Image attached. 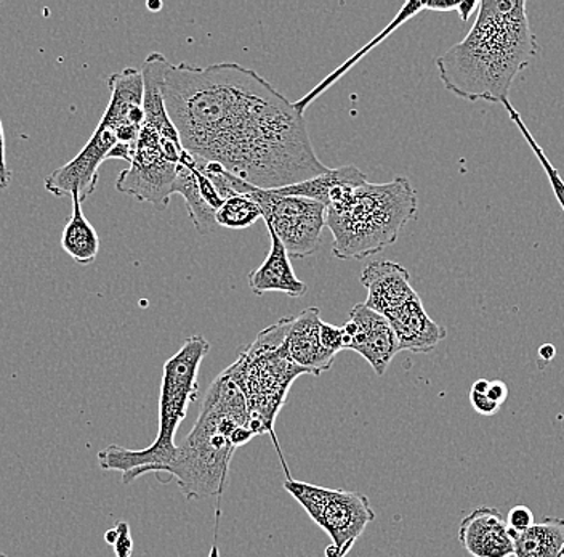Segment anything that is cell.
<instances>
[{
	"label": "cell",
	"instance_id": "6da1fadb",
	"mask_svg": "<svg viewBox=\"0 0 564 557\" xmlns=\"http://www.w3.org/2000/svg\"><path fill=\"white\" fill-rule=\"evenodd\" d=\"M164 100L183 150L257 189L295 185L330 169L295 105L238 63H171Z\"/></svg>",
	"mask_w": 564,
	"mask_h": 557
},
{
	"label": "cell",
	"instance_id": "7a4b0ae2",
	"mask_svg": "<svg viewBox=\"0 0 564 557\" xmlns=\"http://www.w3.org/2000/svg\"><path fill=\"white\" fill-rule=\"evenodd\" d=\"M538 54L524 0H482L470 33L436 58V68L457 97L502 104Z\"/></svg>",
	"mask_w": 564,
	"mask_h": 557
},
{
	"label": "cell",
	"instance_id": "3957f363",
	"mask_svg": "<svg viewBox=\"0 0 564 557\" xmlns=\"http://www.w3.org/2000/svg\"><path fill=\"white\" fill-rule=\"evenodd\" d=\"M257 437L250 429L246 398L227 372L212 383L192 432L167 467L156 474L175 481L186 500L224 495L231 458L239 447Z\"/></svg>",
	"mask_w": 564,
	"mask_h": 557
},
{
	"label": "cell",
	"instance_id": "277c9868",
	"mask_svg": "<svg viewBox=\"0 0 564 557\" xmlns=\"http://www.w3.org/2000/svg\"><path fill=\"white\" fill-rule=\"evenodd\" d=\"M333 253L341 260H362L397 243L417 216L419 200L408 178L335 189L327 201Z\"/></svg>",
	"mask_w": 564,
	"mask_h": 557
},
{
	"label": "cell",
	"instance_id": "5b68a950",
	"mask_svg": "<svg viewBox=\"0 0 564 557\" xmlns=\"http://www.w3.org/2000/svg\"><path fill=\"white\" fill-rule=\"evenodd\" d=\"M209 352V341L200 334H194L183 342L180 351L165 362L162 369L156 439L144 450L106 447L98 453L101 469L121 472L123 484H130L141 475L159 474L174 460L176 431L186 418L189 405L197 398L200 363Z\"/></svg>",
	"mask_w": 564,
	"mask_h": 557
},
{
	"label": "cell",
	"instance_id": "8992f818",
	"mask_svg": "<svg viewBox=\"0 0 564 557\" xmlns=\"http://www.w3.org/2000/svg\"><path fill=\"white\" fill-rule=\"evenodd\" d=\"M291 322L292 317H284L280 322L260 331L257 340L242 345L241 351H238V360L225 369L246 398L250 429L257 437L270 433L288 479H291V472L282 457L274 425L282 405L288 400L292 384L299 376L308 375L289 357L285 340Z\"/></svg>",
	"mask_w": 564,
	"mask_h": 557
},
{
	"label": "cell",
	"instance_id": "52a82bcc",
	"mask_svg": "<svg viewBox=\"0 0 564 557\" xmlns=\"http://www.w3.org/2000/svg\"><path fill=\"white\" fill-rule=\"evenodd\" d=\"M284 490L333 542L326 548V557L347 556L376 519L368 496L359 492L326 489L292 478L285 479Z\"/></svg>",
	"mask_w": 564,
	"mask_h": 557
},
{
	"label": "cell",
	"instance_id": "ba28073f",
	"mask_svg": "<svg viewBox=\"0 0 564 557\" xmlns=\"http://www.w3.org/2000/svg\"><path fill=\"white\" fill-rule=\"evenodd\" d=\"M182 142L164 139L151 127L141 126L135 154L129 168L119 174L116 189L123 195L167 210L175 195L176 172L183 154Z\"/></svg>",
	"mask_w": 564,
	"mask_h": 557
},
{
	"label": "cell",
	"instance_id": "9c48e42d",
	"mask_svg": "<svg viewBox=\"0 0 564 557\" xmlns=\"http://www.w3.org/2000/svg\"><path fill=\"white\" fill-rule=\"evenodd\" d=\"M245 195L259 204L268 231L276 234L289 256L303 259L319 249L321 236L327 227L326 204L252 185L246 186Z\"/></svg>",
	"mask_w": 564,
	"mask_h": 557
},
{
	"label": "cell",
	"instance_id": "30bf717a",
	"mask_svg": "<svg viewBox=\"0 0 564 557\" xmlns=\"http://www.w3.org/2000/svg\"><path fill=\"white\" fill-rule=\"evenodd\" d=\"M118 143V126L104 116L80 153L45 179V190L56 199H65L77 192L84 203L97 189L98 169L109 160V153Z\"/></svg>",
	"mask_w": 564,
	"mask_h": 557
},
{
	"label": "cell",
	"instance_id": "8fae6325",
	"mask_svg": "<svg viewBox=\"0 0 564 557\" xmlns=\"http://www.w3.org/2000/svg\"><path fill=\"white\" fill-rule=\"evenodd\" d=\"M344 330L345 351L358 352L377 376L386 375L391 360L401 352L397 334L386 317L362 302L352 307Z\"/></svg>",
	"mask_w": 564,
	"mask_h": 557
},
{
	"label": "cell",
	"instance_id": "7c38bea8",
	"mask_svg": "<svg viewBox=\"0 0 564 557\" xmlns=\"http://www.w3.org/2000/svg\"><path fill=\"white\" fill-rule=\"evenodd\" d=\"M108 86L111 100L104 116L119 127V143L137 148L144 121L143 74L139 69L126 68L121 73L111 74Z\"/></svg>",
	"mask_w": 564,
	"mask_h": 557
},
{
	"label": "cell",
	"instance_id": "4fadbf2b",
	"mask_svg": "<svg viewBox=\"0 0 564 557\" xmlns=\"http://www.w3.org/2000/svg\"><path fill=\"white\" fill-rule=\"evenodd\" d=\"M458 542L471 557H513L514 553L507 521L496 507L471 511L460 522Z\"/></svg>",
	"mask_w": 564,
	"mask_h": 557
},
{
	"label": "cell",
	"instance_id": "5bb4252c",
	"mask_svg": "<svg viewBox=\"0 0 564 557\" xmlns=\"http://www.w3.org/2000/svg\"><path fill=\"white\" fill-rule=\"evenodd\" d=\"M361 283L368 289L365 304L383 317L419 296L409 271L393 260H372L362 270Z\"/></svg>",
	"mask_w": 564,
	"mask_h": 557
},
{
	"label": "cell",
	"instance_id": "9a60e30c",
	"mask_svg": "<svg viewBox=\"0 0 564 557\" xmlns=\"http://www.w3.org/2000/svg\"><path fill=\"white\" fill-rule=\"evenodd\" d=\"M321 323L323 320H321L319 309L308 307L299 315L292 317L288 340H285V347L292 362L297 363L300 368L313 376L323 375L324 372L333 368L334 360L337 357L321 342Z\"/></svg>",
	"mask_w": 564,
	"mask_h": 557
},
{
	"label": "cell",
	"instance_id": "2e32d148",
	"mask_svg": "<svg viewBox=\"0 0 564 557\" xmlns=\"http://www.w3.org/2000/svg\"><path fill=\"white\" fill-rule=\"evenodd\" d=\"M386 319L397 334L401 351L426 354L447 336L446 328L441 326L426 313L421 296L391 310Z\"/></svg>",
	"mask_w": 564,
	"mask_h": 557
},
{
	"label": "cell",
	"instance_id": "e0dca14e",
	"mask_svg": "<svg viewBox=\"0 0 564 557\" xmlns=\"http://www.w3.org/2000/svg\"><path fill=\"white\" fill-rule=\"evenodd\" d=\"M270 232L271 249L267 259L259 269L247 275L249 288L253 294L263 296L264 292H284L291 298H302L308 292L305 281L300 280L292 269L291 256L285 251L284 245L274 232Z\"/></svg>",
	"mask_w": 564,
	"mask_h": 557
},
{
	"label": "cell",
	"instance_id": "ac0fdd59",
	"mask_svg": "<svg viewBox=\"0 0 564 557\" xmlns=\"http://www.w3.org/2000/svg\"><path fill=\"white\" fill-rule=\"evenodd\" d=\"M70 200H73V214L63 231L62 248L73 257L74 263L87 267L97 260L100 251V236L84 214L79 193L73 192Z\"/></svg>",
	"mask_w": 564,
	"mask_h": 557
},
{
	"label": "cell",
	"instance_id": "d6986e66",
	"mask_svg": "<svg viewBox=\"0 0 564 557\" xmlns=\"http://www.w3.org/2000/svg\"><path fill=\"white\" fill-rule=\"evenodd\" d=\"M175 195H182L188 207L189 218H192L197 234L207 235L214 231L217 225V213L204 201L197 185L196 165L194 158L188 151H183L178 162V172L175 180Z\"/></svg>",
	"mask_w": 564,
	"mask_h": 557
},
{
	"label": "cell",
	"instance_id": "ffe728a7",
	"mask_svg": "<svg viewBox=\"0 0 564 557\" xmlns=\"http://www.w3.org/2000/svg\"><path fill=\"white\" fill-rule=\"evenodd\" d=\"M366 182H368V175L359 171V168H356V165L350 164L344 165V168L329 169L324 174L306 180V182L282 186V189H276V192L281 193V195L300 196V199L315 200L327 204L330 193L338 189V186L362 185Z\"/></svg>",
	"mask_w": 564,
	"mask_h": 557
},
{
	"label": "cell",
	"instance_id": "44dd1931",
	"mask_svg": "<svg viewBox=\"0 0 564 557\" xmlns=\"http://www.w3.org/2000/svg\"><path fill=\"white\" fill-rule=\"evenodd\" d=\"M513 557H563L564 519L545 517L523 535L513 537Z\"/></svg>",
	"mask_w": 564,
	"mask_h": 557
},
{
	"label": "cell",
	"instance_id": "7402d4cb",
	"mask_svg": "<svg viewBox=\"0 0 564 557\" xmlns=\"http://www.w3.org/2000/svg\"><path fill=\"white\" fill-rule=\"evenodd\" d=\"M422 10H425V2H408L401 9V12L398 13L397 19L391 21L390 24L386 28V30L382 31V33L379 34V36H376L372 39V41L369 42L366 47H362L361 51L358 52V54H355L351 56L350 60H347L345 62V65H341L340 68L335 69L330 76H327L326 79L323 81V83L319 84V86H316L315 89L310 92L308 95H305V97L302 98V100L295 101V108L299 109L302 115H305V109L312 105V101L315 100L316 97H319L321 94H323L324 90L327 89V87L333 86L335 81L338 79V77L341 76V74H345L348 72V69L351 68L355 63H358L359 60L362 58L366 54H369L370 51H372L376 45H379L380 42L386 41L388 36H390L393 31H397L398 28L401 26V24H404L405 21H409L412 19V17L417 15V13H421Z\"/></svg>",
	"mask_w": 564,
	"mask_h": 557
},
{
	"label": "cell",
	"instance_id": "603a6c76",
	"mask_svg": "<svg viewBox=\"0 0 564 557\" xmlns=\"http://www.w3.org/2000/svg\"><path fill=\"white\" fill-rule=\"evenodd\" d=\"M259 218L263 216L256 201L247 195H235L225 201L224 206L218 210L217 225L231 231H242L256 224Z\"/></svg>",
	"mask_w": 564,
	"mask_h": 557
},
{
	"label": "cell",
	"instance_id": "cb8c5ba5",
	"mask_svg": "<svg viewBox=\"0 0 564 557\" xmlns=\"http://www.w3.org/2000/svg\"><path fill=\"white\" fill-rule=\"evenodd\" d=\"M502 105L503 108L509 111L511 121H513L514 125L518 126V129H520V132L523 133L524 139H527L531 150L534 151L538 160L541 161L542 165H544V171L546 178L550 180L553 193H555L556 200H558L560 206H562V210L564 211V180L562 179V175H560L558 169H556L555 165L550 162L549 158H546L545 151L542 150L541 144L535 142L534 137L529 132L523 119H521L520 113H518L517 109L513 108V105L510 104V98L509 100L502 101Z\"/></svg>",
	"mask_w": 564,
	"mask_h": 557
},
{
	"label": "cell",
	"instance_id": "d4e9b609",
	"mask_svg": "<svg viewBox=\"0 0 564 557\" xmlns=\"http://www.w3.org/2000/svg\"><path fill=\"white\" fill-rule=\"evenodd\" d=\"M105 539L106 543L115 546L116 557L132 556L133 542L127 522H118L115 528L106 532Z\"/></svg>",
	"mask_w": 564,
	"mask_h": 557
},
{
	"label": "cell",
	"instance_id": "484cf974",
	"mask_svg": "<svg viewBox=\"0 0 564 557\" xmlns=\"http://www.w3.org/2000/svg\"><path fill=\"white\" fill-rule=\"evenodd\" d=\"M507 527H509L511 537H518L528 532L535 524L534 513L524 504L511 507L507 516Z\"/></svg>",
	"mask_w": 564,
	"mask_h": 557
},
{
	"label": "cell",
	"instance_id": "4316f807",
	"mask_svg": "<svg viewBox=\"0 0 564 557\" xmlns=\"http://www.w3.org/2000/svg\"><path fill=\"white\" fill-rule=\"evenodd\" d=\"M321 342L327 351L337 355L338 352L345 351V330L344 326H335V324L321 323Z\"/></svg>",
	"mask_w": 564,
	"mask_h": 557
},
{
	"label": "cell",
	"instance_id": "83f0119b",
	"mask_svg": "<svg viewBox=\"0 0 564 557\" xmlns=\"http://www.w3.org/2000/svg\"><path fill=\"white\" fill-rule=\"evenodd\" d=\"M470 404L478 415L492 416L499 411L500 405L488 397V393H475L470 390Z\"/></svg>",
	"mask_w": 564,
	"mask_h": 557
},
{
	"label": "cell",
	"instance_id": "f1b7e54d",
	"mask_svg": "<svg viewBox=\"0 0 564 557\" xmlns=\"http://www.w3.org/2000/svg\"><path fill=\"white\" fill-rule=\"evenodd\" d=\"M10 185V171L6 160V136H3L2 121H0V190Z\"/></svg>",
	"mask_w": 564,
	"mask_h": 557
},
{
	"label": "cell",
	"instance_id": "f546056e",
	"mask_svg": "<svg viewBox=\"0 0 564 557\" xmlns=\"http://www.w3.org/2000/svg\"><path fill=\"white\" fill-rule=\"evenodd\" d=\"M488 397L502 407V405L506 404L507 398H509V387H507V384L503 383V381H489Z\"/></svg>",
	"mask_w": 564,
	"mask_h": 557
},
{
	"label": "cell",
	"instance_id": "4dcf8cb0",
	"mask_svg": "<svg viewBox=\"0 0 564 557\" xmlns=\"http://www.w3.org/2000/svg\"><path fill=\"white\" fill-rule=\"evenodd\" d=\"M478 9L479 2H476V0L475 2L474 0H460V3H458L457 13L462 21H468Z\"/></svg>",
	"mask_w": 564,
	"mask_h": 557
},
{
	"label": "cell",
	"instance_id": "1f68e13d",
	"mask_svg": "<svg viewBox=\"0 0 564 557\" xmlns=\"http://www.w3.org/2000/svg\"><path fill=\"white\" fill-rule=\"evenodd\" d=\"M458 3H460V0H456V2H425V10L440 13L457 12Z\"/></svg>",
	"mask_w": 564,
	"mask_h": 557
},
{
	"label": "cell",
	"instance_id": "d6a6232c",
	"mask_svg": "<svg viewBox=\"0 0 564 557\" xmlns=\"http://www.w3.org/2000/svg\"><path fill=\"white\" fill-rule=\"evenodd\" d=\"M555 355L556 349L553 344H544L541 349H539V357L544 360L545 363L552 362V360L555 358Z\"/></svg>",
	"mask_w": 564,
	"mask_h": 557
},
{
	"label": "cell",
	"instance_id": "836d02e7",
	"mask_svg": "<svg viewBox=\"0 0 564 557\" xmlns=\"http://www.w3.org/2000/svg\"><path fill=\"white\" fill-rule=\"evenodd\" d=\"M162 3H148V9L158 10L161 9Z\"/></svg>",
	"mask_w": 564,
	"mask_h": 557
},
{
	"label": "cell",
	"instance_id": "e575fe53",
	"mask_svg": "<svg viewBox=\"0 0 564 557\" xmlns=\"http://www.w3.org/2000/svg\"><path fill=\"white\" fill-rule=\"evenodd\" d=\"M0 557H9L6 555V553L0 551Z\"/></svg>",
	"mask_w": 564,
	"mask_h": 557
},
{
	"label": "cell",
	"instance_id": "d590c367",
	"mask_svg": "<svg viewBox=\"0 0 564 557\" xmlns=\"http://www.w3.org/2000/svg\"><path fill=\"white\" fill-rule=\"evenodd\" d=\"M562 556L564 557V545H563V548H562Z\"/></svg>",
	"mask_w": 564,
	"mask_h": 557
},
{
	"label": "cell",
	"instance_id": "8d00e7d4",
	"mask_svg": "<svg viewBox=\"0 0 564 557\" xmlns=\"http://www.w3.org/2000/svg\"><path fill=\"white\" fill-rule=\"evenodd\" d=\"M338 557H341V556H338Z\"/></svg>",
	"mask_w": 564,
	"mask_h": 557
}]
</instances>
